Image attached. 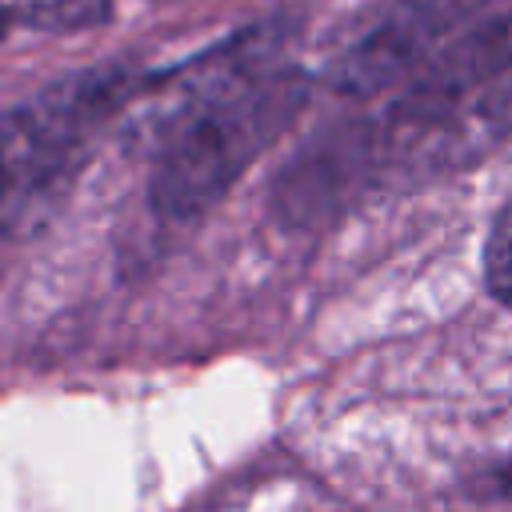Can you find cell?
Segmentation results:
<instances>
[{
	"label": "cell",
	"mask_w": 512,
	"mask_h": 512,
	"mask_svg": "<svg viewBox=\"0 0 512 512\" xmlns=\"http://www.w3.org/2000/svg\"><path fill=\"white\" fill-rule=\"evenodd\" d=\"M308 100L300 72H268L260 36L204 56L160 120L152 208L164 220L204 216Z\"/></svg>",
	"instance_id": "obj_1"
},
{
	"label": "cell",
	"mask_w": 512,
	"mask_h": 512,
	"mask_svg": "<svg viewBox=\"0 0 512 512\" xmlns=\"http://www.w3.org/2000/svg\"><path fill=\"white\" fill-rule=\"evenodd\" d=\"M124 96L128 76L92 72L0 116V220L40 196Z\"/></svg>",
	"instance_id": "obj_2"
},
{
	"label": "cell",
	"mask_w": 512,
	"mask_h": 512,
	"mask_svg": "<svg viewBox=\"0 0 512 512\" xmlns=\"http://www.w3.org/2000/svg\"><path fill=\"white\" fill-rule=\"evenodd\" d=\"M468 4L476 0H412L408 8L392 12L340 56L332 68V88L344 96H376L392 84H408L464 24Z\"/></svg>",
	"instance_id": "obj_3"
},
{
	"label": "cell",
	"mask_w": 512,
	"mask_h": 512,
	"mask_svg": "<svg viewBox=\"0 0 512 512\" xmlns=\"http://www.w3.org/2000/svg\"><path fill=\"white\" fill-rule=\"evenodd\" d=\"M512 68V12L488 16L476 24H460L432 60L408 80L416 96H456Z\"/></svg>",
	"instance_id": "obj_4"
},
{
	"label": "cell",
	"mask_w": 512,
	"mask_h": 512,
	"mask_svg": "<svg viewBox=\"0 0 512 512\" xmlns=\"http://www.w3.org/2000/svg\"><path fill=\"white\" fill-rule=\"evenodd\" d=\"M0 20L48 32H80L108 20V0H0Z\"/></svg>",
	"instance_id": "obj_5"
},
{
	"label": "cell",
	"mask_w": 512,
	"mask_h": 512,
	"mask_svg": "<svg viewBox=\"0 0 512 512\" xmlns=\"http://www.w3.org/2000/svg\"><path fill=\"white\" fill-rule=\"evenodd\" d=\"M484 280L488 292L512 308V204L500 208V216L492 220L488 244H484Z\"/></svg>",
	"instance_id": "obj_6"
},
{
	"label": "cell",
	"mask_w": 512,
	"mask_h": 512,
	"mask_svg": "<svg viewBox=\"0 0 512 512\" xmlns=\"http://www.w3.org/2000/svg\"><path fill=\"white\" fill-rule=\"evenodd\" d=\"M0 40H4V20H0Z\"/></svg>",
	"instance_id": "obj_7"
}]
</instances>
